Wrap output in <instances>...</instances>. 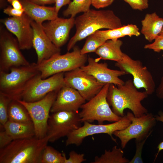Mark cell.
Here are the masks:
<instances>
[{
    "label": "cell",
    "instance_id": "1",
    "mask_svg": "<svg viewBox=\"0 0 163 163\" xmlns=\"http://www.w3.org/2000/svg\"><path fill=\"white\" fill-rule=\"evenodd\" d=\"M138 89L131 79L120 85L110 84L107 99L114 113L123 117L124 110L128 109L135 117H139L148 113L141 101L149 95L145 91H140Z\"/></svg>",
    "mask_w": 163,
    "mask_h": 163
},
{
    "label": "cell",
    "instance_id": "2",
    "mask_svg": "<svg viewBox=\"0 0 163 163\" xmlns=\"http://www.w3.org/2000/svg\"><path fill=\"white\" fill-rule=\"evenodd\" d=\"M76 32L68 43L69 51L78 41L102 29L120 28L123 25L120 19L111 10L90 9L75 19Z\"/></svg>",
    "mask_w": 163,
    "mask_h": 163
},
{
    "label": "cell",
    "instance_id": "3",
    "mask_svg": "<svg viewBox=\"0 0 163 163\" xmlns=\"http://www.w3.org/2000/svg\"><path fill=\"white\" fill-rule=\"evenodd\" d=\"M49 139L46 136L42 139L34 136L14 140L0 149V163H40L42 152Z\"/></svg>",
    "mask_w": 163,
    "mask_h": 163
},
{
    "label": "cell",
    "instance_id": "4",
    "mask_svg": "<svg viewBox=\"0 0 163 163\" xmlns=\"http://www.w3.org/2000/svg\"><path fill=\"white\" fill-rule=\"evenodd\" d=\"M9 71L0 72V93L16 100H21L27 87L40 73L35 63L12 68Z\"/></svg>",
    "mask_w": 163,
    "mask_h": 163
},
{
    "label": "cell",
    "instance_id": "5",
    "mask_svg": "<svg viewBox=\"0 0 163 163\" xmlns=\"http://www.w3.org/2000/svg\"><path fill=\"white\" fill-rule=\"evenodd\" d=\"M110 84H105L97 95L81 106L78 113L82 123L96 121L98 124H103L105 121H118L122 117L114 113L107 101Z\"/></svg>",
    "mask_w": 163,
    "mask_h": 163
},
{
    "label": "cell",
    "instance_id": "6",
    "mask_svg": "<svg viewBox=\"0 0 163 163\" xmlns=\"http://www.w3.org/2000/svg\"><path fill=\"white\" fill-rule=\"evenodd\" d=\"M71 52L68 51L63 55H57L37 64L42 78H46L54 75L70 71L85 65L88 60L86 54H82L81 49L78 46H75Z\"/></svg>",
    "mask_w": 163,
    "mask_h": 163
},
{
    "label": "cell",
    "instance_id": "7",
    "mask_svg": "<svg viewBox=\"0 0 163 163\" xmlns=\"http://www.w3.org/2000/svg\"><path fill=\"white\" fill-rule=\"evenodd\" d=\"M18 41L3 26H0V72L30 64L22 53Z\"/></svg>",
    "mask_w": 163,
    "mask_h": 163
},
{
    "label": "cell",
    "instance_id": "8",
    "mask_svg": "<svg viewBox=\"0 0 163 163\" xmlns=\"http://www.w3.org/2000/svg\"><path fill=\"white\" fill-rule=\"evenodd\" d=\"M59 91L51 92L34 102L18 100L27 110L34 125L35 136L38 139H42L46 136L50 112Z\"/></svg>",
    "mask_w": 163,
    "mask_h": 163
},
{
    "label": "cell",
    "instance_id": "9",
    "mask_svg": "<svg viewBox=\"0 0 163 163\" xmlns=\"http://www.w3.org/2000/svg\"><path fill=\"white\" fill-rule=\"evenodd\" d=\"M126 115L131 120V123L126 128L116 131L113 133L120 139L122 149L125 148L128 142L132 139L139 141L149 137L157 121L155 116L151 113H147L139 117H136L133 113L128 111Z\"/></svg>",
    "mask_w": 163,
    "mask_h": 163
},
{
    "label": "cell",
    "instance_id": "10",
    "mask_svg": "<svg viewBox=\"0 0 163 163\" xmlns=\"http://www.w3.org/2000/svg\"><path fill=\"white\" fill-rule=\"evenodd\" d=\"M131 122L126 115L122 117L119 120L108 124H94L87 122H84L83 126L73 130L67 136L66 145H75L79 146L87 136L101 133L108 134L116 142V139L113 136V133L126 128Z\"/></svg>",
    "mask_w": 163,
    "mask_h": 163
},
{
    "label": "cell",
    "instance_id": "11",
    "mask_svg": "<svg viewBox=\"0 0 163 163\" xmlns=\"http://www.w3.org/2000/svg\"><path fill=\"white\" fill-rule=\"evenodd\" d=\"M78 112L60 111L52 113L48 122L46 136L49 142H54L67 136L82 126Z\"/></svg>",
    "mask_w": 163,
    "mask_h": 163
},
{
    "label": "cell",
    "instance_id": "12",
    "mask_svg": "<svg viewBox=\"0 0 163 163\" xmlns=\"http://www.w3.org/2000/svg\"><path fill=\"white\" fill-rule=\"evenodd\" d=\"M115 65L127 74L132 75L133 84L137 89L144 88L148 95L155 91V84L153 76L140 61L133 59L124 53L122 60L116 62Z\"/></svg>",
    "mask_w": 163,
    "mask_h": 163
},
{
    "label": "cell",
    "instance_id": "13",
    "mask_svg": "<svg viewBox=\"0 0 163 163\" xmlns=\"http://www.w3.org/2000/svg\"><path fill=\"white\" fill-rule=\"evenodd\" d=\"M64 83V85L77 90L88 101L97 95L105 85L99 82L80 67L65 72Z\"/></svg>",
    "mask_w": 163,
    "mask_h": 163
},
{
    "label": "cell",
    "instance_id": "14",
    "mask_svg": "<svg viewBox=\"0 0 163 163\" xmlns=\"http://www.w3.org/2000/svg\"><path fill=\"white\" fill-rule=\"evenodd\" d=\"M64 74L59 73L43 79L40 73L27 87L21 100L27 102L37 101L51 92L59 90L64 85Z\"/></svg>",
    "mask_w": 163,
    "mask_h": 163
},
{
    "label": "cell",
    "instance_id": "15",
    "mask_svg": "<svg viewBox=\"0 0 163 163\" xmlns=\"http://www.w3.org/2000/svg\"><path fill=\"white\" fill-rule=\"evenodd\" d=\"M32 19L25 13L20 17H11L0 20L1 22L14 34L21 50H29L33 47V30Z\"/></svg>",
    "mask_w": 163,
    "mask_h": 163
},
{
    "label": "cell",
    "instance_id": "16",
    "mask_svg": "<svg viewBox=\"0 0 163 163\" xmlns=\"http://www.w3.org/2000/svg\"><path fill=\"white\" fill-rule=\"evenodd\" d=\"M31 25L34 32L33 47L37 56V64L60 54V48L57 47L47 36L43 30L42 24L32 20Z\"/></svg>",
    "mask_w": 163,
    "mask_h": 163
},
{
    "label": "cell",
    "instance_id": "17",
    "mask_svg": "<svg viewBox=\"0 0 163 163\" xmlns=\"http://www.w3.org/2000/svg\"><path fill=\"white\" fill-rule=\"evenodd\" d=\"M88 64L80 68L83 71L93 76L99 82L104 84H113L116 85L123 84L125 82L120 76L127 74L121 70L109 68L106 63H98L96 60L89 56Z\"/></svg>",
    "mask_w": 163,
    "mask_h": 163
},
{
    "label": "cell",
    "instance_id": "18",
    "mask_svg": "<svg viewBox=\"0 0 163 163\" xmlns=\"http://www.w3.org/2000/svg\"><path fill=\"white\" fill-rule=\"evenodd\" d=\"M75 18H59L43 23L46 34L53 43L60 48L67 41L71 29L75 25Z\"/></svg>",
    "mask_w": 163,
    "mask_h": 163
},
{
    "label": "cell",
    "instance_id": "19",
    "mask_svg": "<svg viewBox=\"0 0 163 163\" xmlns=\"http://www.w3.org/2000/svg\"><path fill=\"white\" fill-rule=\"evenodd\" d=\"M85 101L77 90L64 85L58 91L50 112H78L79 109L85 103Z\"/></svg>",
    "mask_w": 163,
    "mask_h": 163
},
{
    "label": "cell",
    "instance_id": "20",
    "mask_svg": "<svg viewBox=\"0 0 163 163\" xmlns=\"http://www.w3.org/2000/svg\"><path fill=\"white\" fill-rule=\"evenodd\" d=\"M20 0L24 9V13L37 23L43 24L45 21H52L58 17V13L55 7H46L29 1Z\"/></svg>",
    "mask_w": 163,
    "mask_h": 163
},
{
    "label": "cell",
    "instance_id": "21",
    "mask_svg": "<svg viewBox=\"0 0 163 163\" xmlns=\"http://www.w3.org/2000/svg\"><path fill=\"white\" fill-rule=\"evenodd\" d=\"M141 33L146 40L151 42L159 34L163 27V18L156 13L147 14L141 21Z\"/></svg>",
    "mask_w": 163,
    "mask_h": 163
},
{
    "label": "cell",
    "instance_id": "22",
    "mask_svg": "<svg viewBox=\"0 0 163 163\" xmlns=\"http://www.w3.org/2000/svg\"><path fill=\"white\" fill-rule=\"evenodd\" d=\"M123 44V42L119 39L108 40L100 46L95 53L100 59L118 62L122 60L124 53L121 49Z\"/></svg>",
    "mask_w": 163,
    "mask_h": 163
},
{
    "label": "cell",
    "instance_id": "23",
    "mask_svg": "<svg viewBox=\"0 0 163 163\" xmlns=\"http://www.w3.org/2000/svg\"><path fill=\"white\" fill-rule=\"evenodd\" d=\"M3 126L5 130L13 140L35 136V129L32 121L19 123L8 120Z\"/></svg>",
    "mask_w": 163,
    "mask_h": 163
},
{
    "label": "cell",
    "instance_id": "24",
    "mask_svg": "<svg viewBox=\"0 0 163 163\" xmlns=\"http://www.w3.org/2000/svg\"><path fill=\"white\" fill-rule=\"evenodd\" d=\"M8 120L19 123L32 121L26 108L18 100H12L8 109Z\"/></svg>",
    "mask_w": 163,
    "mask_h": 163
},
{
    "label": "cell",
    "instance_id": "25",
    "mask_svg": "<svg viewBox=\"0 0 163 163\" xmlns=\"http://www.w3.org/2000/svg\"><path fill=\"white\" fill-rule=\"evenodd\" d=\"M124 152L115 145L111 151L105 150L101 156H96L91 163H129V160L123 157Z\"/></svg>",
    "mask_w": 163,
    "mask_h": 163
},
{
    "label": "cell",
    "instance_id": "26",
    "mask_svg": "<svg viewBox=\"0 0 163 163\" xmlns=\"http://www.w3.org/2000/svg\"><path fill=\"white\" fill-rule=\"evenodd\" d=\"M91 0H73L69 4L67 8L63 12L65 16L70 15L74 18L78 14L85 13L90 9Z\"/></svg>",
    "mask_w": 163,
    "mask_h": 163
},
{
    "label": "cell",
    "instance_id": "27",
    "mask_svg": "<svg viewBox=\"0 0 163 163\" xmlns=\"http://www.w3.org/2000/svg\"><path fill=\"white\" fill-rule=\"evenodd\" d=\"M66 157L65 153H61L47 145L42 152L40 163H64Z\"/></svg>",
    "mask_w": 163,
    "mask_h": 163
},
{
    "label": "cell",
    "instance_id": "28",
    "mask_svg": "<svg viewBox=\"0 0 163 163\" xmlns=\"http://www.w3.org/2000/svg\"><path fill=\"white\" fill-rule=\"evenodd\" d=\"M81 53L82 54L95 52L107 40L96 31L87 37Z\"/></svg>",
    "mask_w": 163,
    "mask_h": 163
},
{
    "label": "cell",
    "instance_id": "29",
    "mask_svg": "<svg viewBox=\"0 0 163 163\" xmlns=\"http://www.w3.org/2000/svg\"><path fill=\"white\" fill-rule=\"evenodd\" d=\"M12 100L7 96L0 93V123L4 126L8 120V109Z\"/></svg>",
    "mask_w": 163,
    "mask_h": 163
},
{
    "label": "cell",
    "instance_id": "30",
    "mask_svg": "<svg viewBox=\"0 0 163 163\" xmlns=\"http://www.w3.org/2000/svg\"><path fill=\"white\" fill-rule=\"evenodd\" d=\"M120 28L106 30H99L97 31L106 40H116L124 37L121 33Z\"/></svg>",
    "mask_w": 163,
    "mask_h": 163
},
{
    "label": "cell",
    "instance_id": "31",
    "mask_svg": "<svg viewBox=\"0 0 163 163\" xmlns=\"http://www.w3.org/2000/svg\"><path fill=\"white\" fill-rule=\"evenodd\" d=\"M120 28L124 37L126 36L129 37L133 36L138 37L140 34L138 27L135 24H129L123 25Z\"/></svg>",
    "mask_w": 163,
    "mask_h": 163
},
{
    "label": "cell",
    "instance_id": "32",
    "mask_svg": "<svg viewBox=\"0 0 163 163\" xmlns=\"http://www.w3.org/2000/svg\"><path fill=\"white\" fill-rule=\"evenodd\" d=\"M148 137L144 139L139 141H135L136 150L133 158L129 163H143V161L142 157V149L144 144Z\"/></svg>",
    "mask_w": 163,
    "mask_h": 163
},
{
    "label": "cell",
    "instance_id": "33",
    "mask_svg": "<svg viewBox=\"0 0 163 163\" xmlns=\"http://www.w3.org/2000/svg\"><path fill=\"white\" fill-rule=\"evenodd\" d=\"M144 48L152 50L156 52L160 53L163 49V35H159L153 43L145 45Z\"/></svg>",
    "mask_w": 163,
    "mask_h": 163
},
{
    "label": "cell",
    "instance_id": "34",
    "mask_svg": "<svg viewBox=\"0 0 163 163\" xmlns=\"http://www.w3.org/2000/svg\"><path fill=\"white\" fill-rule=\"evenodd\" d=\"M123 0L127 3L134 10L142 11L149 7L148 0Z\"/></svg>",
    "mask_w": 163,
    "mask_h": 163
},
{
    "label": "cell",
    "instance_id": "35",
    "mask_svg": "<svg viewBox=\"0 0 163 163\" xmlns=\"http://www.w3.org/2000/svg\"><path fill=\"white\" fill-rule=\"evenodd\" d=\"M69 156L68 158L66 157L64 163H81L86 160L84 154L78 153L74 150L69 152Z\"/></svg>",
    "mask_w": 163,
    "mask_h": 163
},
{
    "label": "cell",
    "instance_id": "36",
    "mask_svg": "<svg viewBox=\"0 0 163 163\" xmlns=\"http://www.w3.org/2000/svg\"><path fill=\"white\" fill-rule=\"evenodd\" d=\"M13 139L5 130L4 127L0 132V149H2L10 144Z\"/></svg>",
    "mask_w": 163,
    "mask_h": 163
},
{
    "label": "cell",
    "instance_id": "37",
    "mask_svg": "<svg viewBox=\"0 0 163 163\" xmlns=\"http://www.w3.org/2000/svg\"><path fill=\"white\" fill-rule=\"evenodd\" d=\"M3 12L11 17H18L22 16L24 13V9H16L8 6L3 9Z\"/></svg>",
    "mask_w": 163,
    "mask_h": 163
},
{
    "label": "cell",
    "instance_id": "38",
    "mask_svg": "<svg viewBox=\"0 0 163 163\" xmlns=\"http://www.w3.org/2000/svg\"><path fill=\"white\" fill-rule=\"evenodd\" d=\"M114 0H91V5L97 9L104 8L111 5Z\"/></svg>",
    "mask_w": 163,
    "mask_h": 163
},
{
    "label": "cell",
    "instance_id": "39",
    "mask_svg": "<svg viewBox=\"0 0 163 163\" xmlns=\"http://www.w3.org/2000/svg\"><path fill=\"white\" fill-rule=\"evenodd\" d=\"M155 117L157 121H160L163 123V111H159L158 114ZM157 148L158 149V152L155 155L154 161L157 158L160 152L163 150V140L158 144Z\"/></svg>",
    "mask_w": 163,
    "mask_h": 163
},
{
    "label": "cell",
    "instance_id": "40",
    "mask_svg": "<svg viewBox=\"0 0 163 163\" xmlns=\"http://www.w3.org/2000/svg\"><path fill=\"white\" fill-rule=\"evenodd\" d=\"M71 2V0H56L54 7L56 12L58 13L62 7L69 5Z\"/></svg>",
    "mask_w": 163,
    "mask_h": 163
},
{
    "label": "cell",
    "instance_id": "41",
    "mask_svg": "<svg viewBox=\"0 0 163 163\" xmlns=\"http://www.w3.org/2000/svg\"><path fill=\"white\" fill-rule=\"evenodd\" d=\"M156 94L158 98L163 99V75L161 78L160 84L156 90Z\"/></svg>",
    "mask_w": 163,
    "mask_h": 163
},
{
    "label": "cell",
    "instance_id": "42",
    "mask_svg": "<svg viewBox=\"0 0 163 163\" xmlns=\"http://www.w3.org/2000/svg\"><path fill=\"white\" fill-rule=\"evenodd\" d=\"M7 1L14 8L18 10H22L24 9L20 0H7Z\"/></svg>",
    "mask_w": 163,
    "mask_h": 163
},
{
    "label": "cell",
    "instance_id": "43",
    "mask_svg": "<svg viewBox=\"0 0 163 163\" xmlns=\"http://www.w3.org/2000/svg\"><path fill=\"white\" fill-rule=\"evenodd\" d=\"M56 0H31L30 1L37 5H43L55 3Z\"/></svg>",
    "mask_w": 163,
    "mask_h": 163
},
{
    "label": "cell",
    "instance_id": "44",
    "mask_svg": "<svg viewBox=\"0 0 163 163\" xmlns=\"http://www.w3.org/2000/svg\"><path fill=\"white\" fill-rule=\"evenodd\" d=\"M5 0H0V8H2L5 6Z\"/></svg>",
    "mask_w": 163,
    "mask_h": 163
},
{
    "label": "cell",
    "instance_id": "45",
    "mask_svg": "<svg viewBox=\"0 0 163 163\" xmlns=\"http://www.w3.org/2000/svg\"><path fill=\"white\" fill-rule=\"evenodd\" d=\"M159 35H163V27H162V30L160 32V33L159 34Z\"/></svg>",
    "mask_w": 163,
    "mask_h": 163
},
{
    "label": "cell",
    "instance_id": "46",
    "mask_svg": "<svg viewBox=\"0 0 163 163\" xmlns=\"http://www.w3.org/2000/svg\"><path fill=\"white\" fill-rule=\"evenodd\" d=\"M27 0V1H31V0Z\"/></svg>",
    "mask_w": 163,
    "mask_h": 163
}]
</instances>
